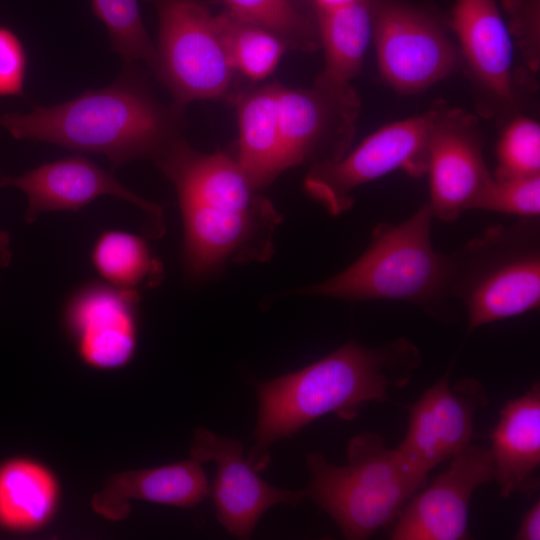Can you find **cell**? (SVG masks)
<instances>
[{
  "label": "cell",
  "instance_id": "6da1fadb",
  "mask_svg": "<svg viewBox=\"0 0 540 540\" xmlns=\"http://www.w3.org/2000/svg\"><path fill=\"white\" fill-rule=\"evenodd\" d=\"M421 361L419 349L405 337L376 348L350 340L298 371L257 383L259 411L248 462L260 472L275 442L312 421L330 413L351 421L366 403L386 401L411 381Z\"/></svg>",
  "mask_w": 540,
  "mask_h": 540
},
{
  "label": "cell",
  "instance_id": "7a4b0ae2",
  "mask_svg": "<svg viewBox=\"0 0 540 540\" xmlns=\"http://www.w3.org/2000/svg\"><path fill=\"white\" fill-rule=\"evenodd\" d=\"M127 65L104 88L28 113L3 114L0 125L19 140L104 155L113 169L136 159H155L179 136L182 106L161 104Z\"/></svg>",
  "mask_w": 540,
  "mask_h": 540
},
{
  "label": "cell",
  "instance_id": "3957f363",
  "mask_svg": "<svg viewBox=\"0 0 540 540\" xmlns=\"http://www.w3.org/2000/svg\"><path fill=\"white\" fill-rule=\"evenodd\" d=\"M433 215L428 203L400 224L381 222L362 255L347 268L297 293L346 301H399L432 315L444 313L448 256L431 240Z\"/></svg>",
  "mask_w": 540,
  "mask_h": 540
},
{
  "label": "cell",
  "instance_id": "277c9868",
  "mask_svg": "<svg viewBox=\"0 0 540 540\" xmlns=\"http://www.w3.org/2000/svg\"><path fill=\"white\" fill-rule=\"evenodd\" d=\"M306 463L310 483L305 497L350 540L367 539L390 524L426 480L375 432L350 439L343 466L328 462L320 452L308 454Z\"/></svg>",
  "mask_w": 540,
  "mask_h": 540
},
{
  "label": "cell",
  "instance_id": "5b68a950",
  "mask_svg": "<svg viewBox=\"0 0 540 540\" xmlns=\"http://www.w3.org/2000/svg\"><path fill=\"white\" fill-rule=\"evenodd\" d=\"M447 256V296L465 305L469 331L539 307L540 229L536 218L493 225Z\"/></svg>",
  "mask_w": 540,
  "mask_h": 540
},
{
  "label": "cell",
  "instance_id": "8992f818",
  "mask_svg": "<svg viewBox=\"0 0 540 540\" xmlns=\"http://www.w3.org/2000/svg\"><path fill=\"white\" fill-rule=\"evenodd\" d=\"M157 11L159 30L154 72L183 106L227 96L235 75L216 17L201 0H146Z\"/></svg>",
  "mask_w": 540,
  "mask_h": 540
},
{
  "label": "cell",
  "instance_id": "52a82bcc",
  "mask_svg": "<svg viewBox=\"0 0 540 540\" xmlns=\"http://www.w3.org/2000/svg\"><path fill=\"white\" fill-rule=\"evenodd\" d=\"M433 109L390 123L365 138L352 152L335 161L310 167L306 192L334 216L353 206L352 192L393 171L413 177L427 173Z\"/></svg>",
  "mask_w": 540,
  "mask_h": 540
},
{
  "label": "cell",
  "instance_id": "ba28073f",
  "mask_svg": "<svg viewBox=\"0 0 540 540\" xmlns=\"http://www.w3.org/2000/svg\"><path fill=\"white\" fill-rule=\"evenodd\" d=\"M379 71L397 92L416 93L449 75L458 53L439 22L403 0H371Z\"/></svg>",
  "mask_w": 540,
  "mask_h": 540
},
{
  "label": "cell",
  "instance_id": "9c48e42d",
  "mask_svg": "<svg viewBox=\"0 0 540 540\" xmlns=\"http://www.w3.org/2000/svg\"><path fill=\"white\" fill-rule=\"evenodd\" d=\"M184 227L182 258L190 278H205L227 263L266 261L281 221L274 206L241 211L226 205L179 200Z\"/></svg>",
  "mask_w": 540,
  "mask_h": 540
},
{
  "label": "cell",
  "instance_id": "30bf717a",
  "mask_svg": "<svg viewBox=\"0 0 540 540\" xmlns=\"http://www.w3.org/2000/svg\"><path fill=\"white\" fill-rule=\"evenodd\" d=\"M428 145L430 200L433 215L453 222L475 209L493 179L483 156L477 119L458 108H433Z\"/></svg>",
  "mask_w": 540,
  "mask_h": 540
},
{
  "label": "cell",
  "instance_id": "8fae6325",
  "mask_svg": "<svg viewBox=\"0 0 540 540\" xmlns=\"http://www.w3.org/2000/svg\"><path fill=\"white\" fill-rule=\"evenodd\" d=\"M449 374L447 371L409 406L405 437L395 447L425 478L471 443L475 415L489 402L479 380L466 377L450 383Z\"/></svg>",
  "mask_w": 540,
  "mask_h": 540
},
{
  "label": "cell",
  "instance_id": "7c38bea8",
  "mask_svg": "<svg viewBox=\"0 0 540 540\" xmlns=\"http://www.w3.org/2000/svg\"><path fill=\"white\" fill-rule=\"evenodd\" d=\"M283 164L310 167L343 157L350 146L360 103L354 90L314 85L296 89L277 84Z\"/></svg>",
  "mask_w": 540,
  "mask_h": 540
},
{
  "label": "cell",
  "instance_id": "4fadbf2b",
  "mask_svg": "<svg viewBox=\"0 0 540 540\" xmlns=\"http://www.w3.org/2000/svg\"><path fill=\"white\" fill-rule=\"evenodd\" d=\"M191 457L200 463L213 461L216 475L210 493L218 522L231 535L249 539L262 515L279 504L298 505L305 489L288 490L273 486L243 455L240 441L219 436L200 427L195 430Z\"/></svg>",
  "mask_w": 540,
  "mask_h": 540
},
{
  "label": "cell",
  "instance_id": "5bb4252c",
  "mask_svg": "<svg viewBox=\"0 0 540 540\" xmlns=\"http://www.w3.org/2000/svg\"><path fill=\"white\" fill-rule=\"evenodd\" d=\"M492 480L490 449L470 443L451 458L448 468L428 487L407 501L396 517L390 539H467L472 495Z\"/></svg>",
  "mask_w": 540,
  "mask_h": 540
},
{
  "label": "cell",
  "instance_id": "9a60e30c",
  "mask_svg": "<svg viewBox=\"0 0 540 540\" xmlns=\"http://www.w3.org/2000/svg\"><path fill=\"white\" fill-rule=\"evenodd\" d=\"M140 292L88 281L68 295L63 320L82 360L113 369L131 360L137 343Z\"/></svg>",
  "mask_w": 540,
  "mask_h": 540
},
{
  "label": "cell",
  "instance_id": "2e32d148",
  "mask_svg": "<svg viewBox=\"0 0 540 540\" xmlns=\"http://www.w3.org/2000/svg\"><path fill=\"white\" fill-rule=\"evenodd\" d=\"M13 186L26 194L24 221L33 223L44 212L79 211L93 200L110 195L130 202L148 217L150 232H163L162 209L121 184L112 173L84 156H70L42 164L16 177H2L0 188Z\"/></svg>",
  "mask_w": 540,
  "mask_h": 540
},
{
  "label": "cell",
  "instance_id": "e0dca14e",
  "mask_svg": "<svg viewBox=\"0 0 540 540\" xmlns=\"http://www.w3.org/2000/svg\"><path fill=\"white\" fill-rule=\"evenodd\" d=\"M451 26L480 88L499 103H513L511 34L495 0H456Z\"/></svg>",
  "mask_w": 540,
  "mask_h": 540
},
{
  "label": "cell",
  "instance_id": "ac0fdd59",
  "mask_svg": "<svg viewBox=\"0 0 540 540\" xmlns=\"http://www.w3.org/2000/svg\"><path fill=\"white\" fill-rule=\"evenodd\" d=\"M493 480L502 497L532 495L539 485L540 385L534 382L521 396L500 410L491 435Z\"/></svg>",
  "mask_w": 540,
  "mask_h": 540
},
{
  "label": "cell",
  "instance_id": "d6986e66",
  "mask_svg": "<svg viewBox=\"0 0 540 540\" xmlns=\"http://www.w3.org/2000/svg\"><path fill=\"white\" fill-rule=\"evenodd\" d=\"M200 463L188 460L152 469L114 475L92 500L95 512L109 520H121L130 512L131 500H145L192 508L209 496L210 486Z\"/></svg>",
  "mask_w": 540,
  "mask_h": 540
},
{
  "label": "cell",
  "instance_id": "ffe728a7",
  "mask_svg": "<svg viewBox=\"0 0 540 540\" xmlns=\"http://www.w3.org/2000/svg\"><path fill=\"white\" fill-rule=\"evenodd\" d=\"M316 13L325 64L314 85L335 91L352 90L351 81L361 70L372 38L371 0H357L340 8Z\"/></svg>",
  "mask_w": 540,
  "mask_h": 540
},
{
  "label": "cell",
  "instance_id": "44dd1931",
  "mask_svg": "<svg viewBox=\"0 0 540 540\" xmlns=\"http://www.w3.org/2000/svg\"><path fill=\"white\" fill-rule=\"evenodd\" d=\"M237 160L253 185L259 189L283 170L279 131L277 84L256 88L238 100Z\"/></svg>",
  "mask_w": 540,
  "mask_h": 540
},
{
  "label": "cell",
  "instance_id": "7402d4cb",
  "mask_svg": "<svg viewBox=\"0 0 540 540\" xmlns=\"http://www.w3.org/2000/svg\"><path fill=\"white\" fill-rule=\"evenodd\" d=\"M90 260L106 283L127 290L158 286L164 277L162 262L147 241L134 233L109 229L95 240Z\"/></svg>",
  "mask_w": 540,
  "mask_h": 540
},
{
  "label": "cell",
  "instance_id": "603a6c76",
  "mask_svg": "<svg viewBox=\"0 0 540 540\" xmlns=\"http://www.w3.org/2000/svg\"><path fill=\"white\" fill-rule=\"evenodd\" d=\"M56 484L42 466L13 460L0 467V524L12 530L42 525L56 501Z\"/></svg>",
  "mask_w": 540,
  "mask_h": 540
},
{
  "label": "cell",
  "instance_id": "cb8c5ba5",
  "mask_svg": "<svg viewBox=\"0 0 540 540\" xmlns=\"http://www.w3.org/2000/svg\"><path fill=\"white\" fill-rule=\"evenodd\" d=\"M215 17L221 40L236 73L252 81H260L275 70L288 48L280 37L225 11Z\"/></svg>",
  "mask_w": 540,
  "mask_h": 540
},
{
  "label": "cell",
  "instance_id": "d4e9b609",
  "mask_svg": "<svg viewBox=\"0 0 540 540\" xmlns=\"http://www.w3.org/2000/svg\"><path fill=\"white\" fill-rule=\"evenodd\" d=\"M220 1L229 15L271 31L288 48L311 52L320 45L316 22H312L291 0Z\"/></svg>",
  "mask_w": 540,
  "mask_h": 540
},
{
  "label": "cell",
  "instance_id": "484cf974",
  "mask_svg": "<svg viewBox=\"0 0 540 540\" xmlns=\"http://www.w3.org/2000/svg\"><path fill=\"white\" fill-rule=\"evenodd\" d=\"M95 16L104 24L111 49L126 64L143 61L153 71L157 63L156 47L144 26L137 0H91Z\"/></svg>",
  "mask_w": 540,
  "mask_h": 540
},
{
  "label": "cell",
  "instance_id": "4316f807",
  "mask_svg": "<svg viewBox=\"0 0 540 540\" xmlns=\"http://www.w3.org/2000/svg\"><path fill=\"white\" fill-rule=\"evenodd\" d=\"M497 161L498 179L540 175V125L524 116L511 121L498 142Z\"/></svg>",
  "mask_w": 540,
  "mask_h": 540
},
{
  "label": "cell",
  "instance_id": "83f0119b",
  "mask_svg": "<svg viewBox=\"0 0 540 540\" xmlns=\"http://www.w3.org/2000/svg\"><path fill=\"white\" fill-rule=\"evenodd\" d=\"M475 209L536 218L540 214V175L493 179Z\"/></svg>",
  "mask_w": 540,
  "mask_h": 540
},
{
  "label": "cell",
  "instance_id": "f1b7e54d",
  "mask_svg": "<svg viewBox=\"0 0 540 540\" xmlns=\"http://www.w3.org/2000/svg\"><path fill=\"white\" fill-rule=\"evenodd\" d=\"M511 19L513 32L532 67L539 62V0H503Z\"/></svg>",
  "mask_w": 540,
  "mask_h": 540
},
{
  "label": "cell",
  "instance_id": "f546056e",
  "mask_svg": "<svg viewBox=\"0 0 540 540\" xmlns=\"http://www.w3.org/2000/svg\"><path fill=\"white\" fill-rule=\"evenodd\" d=\"M27 56L18 36L0 26V96L22 95Z\"/></svg>",
  "mask_w": 540,
  "mask_h": 540
},
{
  "label": "cell",
  "instance_id": "4dcf8cb0",
  "mask_svg": "<svg viewBox=\"0 0 540 540\" xmlns=\"http://www.w3.org/2000/svg\"><path fill=\"white\" fill-rule=\"evenodd\" d=\"M517 540L540 539V501L537 500L523 515L514 536Z\"/></svg>",
  "mask_w": 540,
  "mask_h": 540
},
{
  "label": "cell",
  "instance_id": "1f68e13d",
  "mask_svg": "<svg viewBox=\"0 0 540 540\" xmlns=\"http://www.w3.org/2000/svg\"><path fill=\"white\" fill-rule=\"evenodd\" d=\"M10 236L6 231H0V266H7L11 262L12 252L9 249Z\"/></svg>",
  "mask_w": 540,
  "mask_h": 540
},
{
  "label": "cell",
  "instance_id": "d6a6232c",
  "mask_svg": "<svg viewBox=\"0 0 540 540\" xmlns=\"http://www.w3.org/2000/svg\"><path fill=\"white\" fill-rule=\"evenodd\" d=\"M317 11H327L349 5L357 0H313Z\"/></svg>",
  "mask_w": 540,
  "mask_h": 540
}]
</instances>
